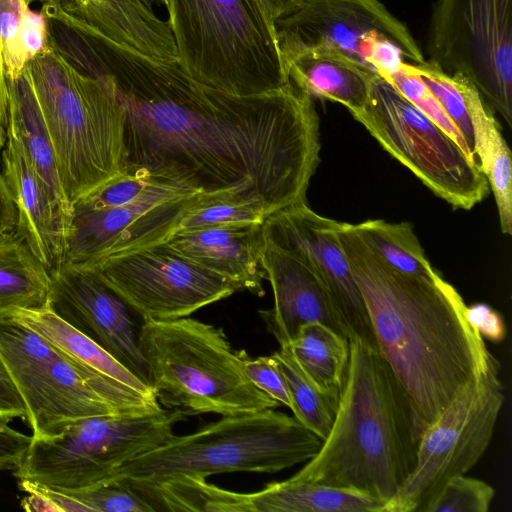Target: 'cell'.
I'll list each match as a JSON object with an SVG mask.
<instances>
[{
    "mask_svg": "<svg viewBox=\"0 0 512 512\" xmlns=\"http://www.w3.org/2000/svg\"><path fill=\"white\" fill-rule=\"evenodd\" d=\"M381 78L394 86L406 99L457 142L470 158L476 160L464 137L417 75L412 63L403 62L395 70Z\"/></svg>",
    "mask_w": 512,
    "mask_h": 512,
    "instance_id": "cell-35",
    "label": "cell"
},
{
    "mask_svg": "<svg viewBox=\"0 0 512 512\" xmlns=\"http://www.w3.org/2000/svg\"><path fill=\"white\" fill-rule=\"evenodd\" d=\"M61 8L91 31L151 58L178 62L166 20L141 0H58Z\"/></svg>",
    "mask_w": 512,
    "mask_h": 512,
    "instance_id": "cell-22",
    "label": "cell"
},
{
    "mask_svg": "<svg viewBox=\"0 0 512 512\" xmlns=\"http://www.w3.org/2000/svg\"><path fill=\"white\" fill-rule=\"evenodd\" d=\"M43 335L80 367L88 371L127 413L161 409L153 390L100 345L58 317L48 305L12 314Z\"/></svg>",
    "mask_w": 512,
    "mask_h": 512,
    "instance_id": "cell-20",
    "label": "cell"
},
{
    "mask_svg": "<svg viewBox=\"0 0 512 512\" xmlns=\"http://www.w3.org/2000/svg\"><path fill=\"white\" fill-rule=\"evenodd\" d=\"M32 436L14 430L0 419V471H16L22 465Z\"/></svg>",
    "mask_w": 512,
    "mask_h": 512,
    "instance_id": "cell-41",
    "label": "cell"
},
{
    "mask_svg": "<svg viewBox=\"0 0 512 512\" xmlns=\"http://www.w3.org/2000/svg\"><path fill=\"white\" fill-rule=\"evenodd\" d=\"M139 343L160 406L227 416L280 405L248 380L245 351H235L221 328L186 317L146 321Z\"/></svg>",
    "mask_w": 512,
    "mask_h": 512,
    "instance_id": "cell-7",
    "label": "cell"
},
{
    "mask_svg": "<svg viewBox=\"0 0 512 512\" xmlns=\"http://www.w3.org/2000/svg\"><path fill=\"white\" fill-rule=\"evenodd\" d=\"M338 221L306 201L282 208L263 222L264 239L306 264L320 279L349 333L375 343L362 293L336 235Z\"/></svg>",
    "mask_w": 512,
    "mask_h": 512,
    "instance_id": "cell-16",
    "label": "cell"
},
{
    "mask_svg": "<svg viewBox=\"0 0 512 512\" xmlns=\"http://www.w3.org/2000/svg\"><path fill=\"white\" fill-rule=\"evenodd\" d=\"M269 215L264 203L258 199L224 194L193 208L180 221L177 230L224 224L263 223Z\"/></svg>",
    "mask_w": 512,
    "mask_h": 512,
    "instance_id": "cell-33",
    "label": "cell"
},
{
    "mask_svg": "<svg viewBox=\"0 0 512 512\" xmlns=\"http://www.w3.org/2000/svg\"><path fill=\"white\" fill-rule=\"evenodd\" d=\"M364 243L388 265L427 280L441 275L432 267L409 222L366 220L354 224Z\"/></svg>",
    "mask_w": 512,
    "mask_h": 512,
    "instance_id": "cell-30",
    "label": "cell"
},
{
    "mask_svg": "<svg viewBox=\"0 0 512 512\" xmlns=\"http://www.w3.org/2000/svg\"><path fill=\"white\" fill-rule=\"evenodd\" d=\"M495 496L487 482L458 474L442 486L419 508L420 512H488Z\"/></svg>",
    "mask_w": 512,
    "mask_h": 512,
    "instance_id": "cell-34",
    "label": "cell"
},
{
    "mask_svg": "<svg viewBox=\"0 0 512 512\" xmlns=\"http://www.w3.org/2000/svg\"><path fill=\"white\" fill-rule=\"evenodd\" d=\"M62 492L75 502L79 511L152 512L141 497L117 481H107L78 491Z\"/></svg>",
    "mask_w": 512,
    "mask_h": 512,
    "instance_id": "cell-36",
    "label": "cell"
},
{
    "mask_svg": "<svg viewBox=\"0 0 512 512\" xmlns=\"http://www.w3.org/2000/svg\"><path fill=\"white\" fill-rule=\"evenodd\" d=\"M243 371L257 389L291 409L292 403L286 380L272 355L251 359L245 353Z\"/></svg>",
    "mask_w": 512,
    "mask_h": 512,
    "instance_id": "cell-39",
    "label": "cell"
},
{
    "mask_svg": "<svg viewBox=\"0 0 512 512\" xmlns=\"http://www.w3.org/2000/svg\"><path fill=\"white\" fill-rule=\"evenodd\" d=\"M413 68L458 128L476 157L472 123L465 95L467 77L460 73L448 74L428 60L421 64H413Z\"/></svg>",
    "mask_w": 512,
    "mask_h": 512,
    "instance_id": "cell-32",
    "label": "cell"
},
{
    "mask_svg": "<svg viewBox=\"0 0 512 512\" xmlns=\"http://www.w3.org/2000/svg\"><path fill=\"white\" fill-rule=\"evenodd\" d=\"M78 43L87 70L110 75L124 107L123 172L258 199L269 214L306 201L320 162L319 117L313 98L291 82L239 96L88 29Z\"/></svg>",
    "mask_w": 512,
    "mask_h": 512,
    "instance_id": "cell-1",
    "label": "cell"
},
{
    "mask_svg": "<svg viewBox=\"0 0 512 512\" xmlns=\"http://www.w3.org/2000/svg\"><path fill=\"white\" fill-rule=\"evenodd\" d=\"M0 356L34 438L54 437L87 417L127 414L88 371L12 315L0 317Z\"/></svg>",
    "mask_w": 512,
    "mask_h": 512,
    "instance_id": "cell-11",
    "label": "cell"
},
{
    "mask_svg": "<svg viewBox=\"0 0 512 512\" xmlns=\"http://www.w3.org/2000/svg\"><path fill=\"white\" fill-rule=\"evenodd\" d=\"M275 30L286 71L309 51L339 53L379 77L426 60L408 27L379 0H308Z\"/></svg>",
    "mask_w": 512,
    "mask_h": 512,
    "instance_id": "cell-10",
    "label": "cell"
},
{
    "mask_svg": "<svg viewBox=\"0 0 512 512\" xmlns=\"http://www.w3.org/2000/svg\"><path fill=\"white\" fill-rule=\"evenodd\" d=\"M48 47V32L42 12H35L28 6L22 16L19 34V52L26 64Z\"/></svg>",
    "mask_w": 512,
    "mask_h": 512,
    "instance_id": "cell-40",
    "label": "cell"
},
{
    "mask_svg": "<svg viewBox=\"0 0 512 512\" xmlns=\"http://www.w3.org/2000/svg\"><path fill=\"white\" fill-rule=\"evenodd\" d=\"M28 6L25 0H0V51L6 77H14L25 69L19 52V34Z\"/></svg>",
    "mask_w": 512,
    "mask_h": 512,
    "instance_id": "cell-38",
    "label": "cell"
},
{
    "mask_svg": "<svg viewBox=\"0 0 512 512\" xmlns=\"http://www.w3.org/2000/svg\"><path fill=\"white\" fill-rule=\"evenodd\" d=\"M272 356L286 380L294 417L323 441L332 427L339 399L308 377L289 345L280 346Z\"/></svg>",
    "mask_w": 512,
    "mask_h": 512,
    "instance_id": "cell-31",
    "label": "cell"
},
{
    "mask_svg": "<svg viewBox=\"0 0 512 512\" xmlns=\"http://www.w3.org/2000/svg\"><path fill=\"white\" fill-rule=\"evenodd\" d=\"M17 209L2 172H0V236L15 231Z\"/></svg>",
    "mask_w": 512,
    "mask_h": 512,
    "instance_id": "cell-44",
    "label": "cell"
},
{
    "mask_svg": "<svg viewBox=\"0 0 512 512\" xmlns=\"http://www.w3.org/2000/svg\"><path fill=\"white\" fill-rule=\"evenodd\" d=\"M120 483L141 497L152 512H253L249 493L228 491L202 478L178 476L153 484Z\"/></svg>",
    "mask_w": 512,
    "mask_h": 512,
    "instance_id": "cell-28",
    "label": "cell"
},
{
    "mask_svg": "<svg viewBox=\"0 0 512 512\" xmlns=\"http://www.w3.org/2000/svg\"><path fill=\"white\" fill-rule=\"evenodd\" d=\"M49 274L48 307L150 386L139 343L142 325L129 304L88 268L64 263Z\"/></svg>",
    "mask_w": 512,
    "mask_h": 512,
    "instance_id": "cell-17",
    "label": "cell"
},
{
    "mask_svg": "<svg viewBox=\"0 0 512 512\" xmlns=\"http://www.w3.org/2000/svg\"><path fill=\"white\" fill-rule=\"evenodd\" d=\"M308 0H257L267 20L274 25L279 19L293 13Z\"/></svg>",
    "mask_w": 512,
    "mask_h": 512,
    "instance_id": "cell-45",
    "label": "cell"
},
{
    "mask_svg": "<svg viewBox=\"0 0 512 512\" xmlns=\"http://www.w3.org/2000/svg\"><path fill=\"white\" fill-rule=\"evenodd\" d=\"M2 173L17 209L15 231L34 256L53 271L65 261L71 218L28 163L22 149L7 138Z\"/></svg>",
    "mask_w": 512,
    "mask_h": 512,
    "instance_id": "cell-19",
    "label": "cell"
},
{
    "mask_svg": "<svg viewBox=\"0 0 512 512\" xmlns=\"http://www.w3.org/2000/svg\"><path fill=\"white\" fill-rule=\"evenodd\" d=\"M157 184L147 178L122 171L76 201L73 207L104 209L129 205Z\"/></svg>",
    "mask_w": 512,
    "mask_h": 512,
    "instance_id": "cell-37",
    "label": "cell"
},
{
    "mask_svg": "<svg viewBox=\"0 0 512 512\" xmlns=\"http://www.w3.org/2000/svg\"><path fill=\"white\" fill-rule=\"evenodd\" d=\"M6 82L9 94L7 138L18 143L30 166L71 218L73 207L64 194L51 138L27 69L14 77H6Z\"/></svg>",
    "mask_w": 512,
    "mask_h": 512,
    "instance_id": "cell-23",
    "label": "cell"
},
{
    "mask_svg": "<svg viewBox=\"0 0 512 512\" xmlns=\"http://www.w3.org/2000/svg\"><path fill=\"white\" fill-rule=\"evenodd\" d=\"M9 94L0 51V150L7 141Z\"/></svg>",
    "mask_w": 512,
    "mask_h": 512,
    "instance_id": "cell-46",
    "label": "cell"
},
{
    "mask_svg": "<svg viewBox=\"0 0 512 512\" xmlns=\"http://www.w3.org/2000/svg\"><path fill=\"white\" fill-rule=\"evenodd\" d=\"M147 7L153 9L154 4L165 5L166 0H141Z\"/></svg>",
    "mask_w": 512,
    "mask_h": 512,
    "instance_id": "cell-47",
    "label": "cell"
},
{
    "mask_svg": "<svg viewBox=\"0 0 512 512\" xmlns=\"http://www.w3.org/2000/svg\"><path fill=\"white\" fill-rule=\"evenodd\" d=\"M50 284L49 271L16 231L0 236V317L46 307Z\"/></svg>",
    "mask_w": 512,
    "mask_h": 512,
    "instance_id": "cell-27",
    "label": "cell"
},
{
    "mask_svg": "<svg viewBox=\"0 0 512 512\" xmlns=\"http://www.w3.org/2000/svg\"><path fill=\"white\" fill-rule=\"evenodd\" d=\"M92 270L146 321L183 318L243 290L165 242L108 256Z\"/></svg>",
    "mask_w": 512,
    "mask_h": 512,
    "instance_id": "cell-14",
    "label": "cell"
},
{
    "mask_svg": "<svg viewBox=\"0 0 512 512\" xmlns=\"http://www.w3.org/2000/svg\"><path fill=\"white\" fill-rule=\"evenodd\" d=\"M25 68L73 207L122 171L124 107L110 75L82 73L49 45Z\"/></svg>",
    "mask_w": 512,
    "mask_h": 512,
    "instance_id": "cell-4",
    "label": "cell"
},
{
    "mask_svg": "<svg viewBox=\"0 0 512 512\" xmlns=\"http://www.w3.org/2000/svg\"><path fill=\"white\" fill-rule=\"evenodd\" d=\"M290 82L312 98L344 105L349 112L362 108L375 74L349 58L330 51H309L287 65Z\"/></svg>",
    "mask_w": 512,
    "mask_h": 512,
    "instance_id": "cell-24",
    "label": "cell"
},
{
    "mask_svg": "<svg viewBox=\"0 0 512 512\" xmlns=\"http://www.w3.org/2000/svg\"><path fill=\"white\" fill-rule=\"evenodd\" d=\"M178 410L87 417L59 435L34 438L24 461L13 472L26 481L58 491H78L104 483L130 460L167 442L178 422Z\"/></svg>",
    "mask_w": 512,
    "mask_h": 512,
    "instance_id": "cell-8",
    "label": "cell"
},
{
    "mask_svg": "<svg viewBox=\"0 0 512 512\" xmlns=\"http://www.w3.org/2000/svg\"><path fill=\"white\" fill-rule=\"evenodd\" d=\"M288 345L308 377L339 399L349 362V340L322 323L310 322Z\"/></svg>",
    "mask_w": 512,
    "mask_h": 512,
    "instance_id": "cell-29",
    "label": "cell"
},
{
    "mask_svg": "<svg viewBox=\"0 0 512 512\" xmlns=\"http://www.w3.org/2000/svg\"><path fill=\"white\" fill-rule=\"evenodd\" d=\"M426 427L375 343L351 338L332 427L290 478L361 491L385 505L412 472Z\"/></svg>",
    "mask_w": 512,
    "mask_h": 512,
    "instance_id": "cell-3",
    "label": "cell"
},
{
    "mask_svg": "<svg viewBox=\"0 0 512 512\" xmlns=\"http://www.w3.org/2000/svg\"><path fill=\"white\" fill-rule=\"evenodd\" d=\"M260 262L273 290L274 305L259 314L280 346L290 344L310 322L322 323L349 340L328 292L306 264L265 239Z\"/></svg>",
    "mask_w": 512,
    "mask_h": 512,
    "instance_id": "cell-18",
    "label": "cell"
},
{
    "mask_svg": "<svg viewBox=\"0 0 512 512\" xmlns=\"http://www.w3.org/2000/svg\"><path fill=\"white\" fill-rule=\"evenodd\" d=\"M26 415L24 402L0 356V419L6 422L17 418L26 420Z\"/></svg>",
    "mask_w": 512,
    "mask_h": 512,
    "instance_id": "cell-43",
    "label": "cell"
},
{
    "mask_svg": "<svg viewBox=\"0 0 512 512\" xmlns=\"http://www.w3.org/2000/svg\"><path fill=\"white\" fill-rule=\"evenodd\" d=\"M36 1H39V2L44 3V2H46V1H48V0H25V2H26L29 6H30V4H32L33 2H36Z\"/></svg>",
    "mask_w": 512,
    "mask_h": 512,
    "instance_id": "cell-48",
    "label": "cell"
},
{
    "mask_svg": "<svg viewBox=\"0 0 512 512\" xmlns=\"http://www.w3.org/2000/svg\"><path fill=\"white\" fill-rule=\"evenodd\" d=\"M182 69L205 86L239 96L290 84L276 30L257 0H166Z\"/></svg>",
    "mask_w": 512,
    "mask_h": 512,
    "instance_id": "cell-6",
    "label": "cell"
},
{
    "mask_svg": "<svg viewBox=\"0 0 512 512\" xmlns=\"http://www.w3.org/2000/svg\"><path fill=\"white\" fill-rule=\"evenodd\" d=\"M428 32V61L467 77L512 127V0H436Z\"/></svg>",
    "mask_w": 512,
    "mask_h": 512,
    "instance_id": "cell-12",
    "label": "cell"
},
{
    "mask_svg": "<svg viewBox=\"0 0 512 512\" xmlns=\"http://www.w3.org/2000/svg\"><path fill=\"white\" fill-rule=\"evenodd\" d=\"M469 323L477 332L493 343H500L506 337V325L502 316L489 305L477 303L467 306Z\"/></svg>",
    "mask_w": 512,
    "mask_h": 512,
    "instance_id": "cell-42",
    "label": "cell"
},
{
    "mask_svg": "<svg viewBox=\"0 0 512 512\" xmlns=\"http://www.w3.org/2000/svg\"><path fill=\"white\" fill-rule=\"evenodd\" d=\"M336 235L375 345L428 426L498 360L469 323L462 296L442 276L427 280L396 270L364 243L354 224L339 222Z\"/></svg>",
    "mask_w": 512,
    "mask_h": 512,
    "instance_id": "cell-2",
    "label": "cell"
},
{
    "mask_svg": "<svg viewBox=\"0 0 512 512\" xmlns=\"http://www.w3.org/2000/svg\"><path fill=\"white\" fill-rule=\"evenodd\" d=\"M392 157L454 209L489 194L478 162L385 79L374 76L364 106L350 112Z\"/></svg>",
    "mask_w": 512,
    "mask_h": 512,
    "instance_id": "cell-9",
    "label": "cell"
},
{
    "mask_svg": "<svg viewBox=\"0 0 512 512\" xmlns=\"http://www.w3.org/2000/svg\"><path fill=\"white\" fill-rule=\"evenodd\" d=\"M253 512H383L384 503L361 491L288 478L249 493Z\"/></svg>",
    "mask_w": 512,
    "mask_h": 512,
    "instance_id": "cell-26",
    "label": "cell"
},
{
    "mask_svg": "<svg viewBox=\"0 0 512 512\" xmlns=\"http://www.w3.org/2000/svg\"><path fill=\"white\" fill-rule=\"evenodd\" d=\"M221 194L157 184L129 205L73 207L64 263L89 267L108 256L163 242L188 212Z\"/></svg>",
    "mask_w": 512,
    "mask_h": 512,
    "instance_id": "cell-15",
    "label": "cell"
},
{
    "mask_svg": "<svg viewBox=\"0 0 512 512\" xmlns=\"http://www.w3.org/2000/svg\"><path fill=\"white\" fill-rule=\"evenodd\" d=\"M465 95L473 129L478 165L486 177L497 205L503 234H512V160L493 110L467 78Z\"/></svg>",
    "mask_w": 512,
    "mask_h": 512,
    "instance_id": "cell-25",
    "label": "cell"
},
{
    "mask_svg": "<svg viewBox=\"0 0 512 512\" xmlns=\"http://www.w3.org/2000/svg\"><path fill=\"white\" fill-rule=\"evenodd\" d=\"M321 445L322 439L294 416L274 409L227 415L191 434H174L125 463L107 481L153 484L178 476L272 474L307 462Z\"/></svg>",
    "mask_w": 512,
    "mask_h": 512,
    "instance_id": "cell-5",
    "label": "cell"
},
{
    "mask_svg": "<svg viewBox=\"0 0 512 512\" xmlns=\"http://www.w3.org/2000/svg\"><path fill=\"white\" fill-rule=\"evenodd\" d=\"M499 364L469 382L423 431L416 463L383 512H415L450 477L466 474L486 452L504 404Z\"/></svg>",
    "mask_w": 512,
    "mask_h": 512,
    "instance_id": "cell-13",
    "label": "cell"
},
{
    "mask_svg": "<svg viewBox=\"0 0 512 512\" xmlns=\"http://www.w3.org/2000/svg\"><path fill=\"white\" fill-rule=\"evenodd\" d=\"M163 242L206 269L239 283L242 289L264 294L265 271L260 262L263 223L179 229Z\"/></svg>",
    "mask_w": 512,
    "mask_h": 512,
    "instance_id": "cell-21",
    "label": "cell"
}]
</instances>
